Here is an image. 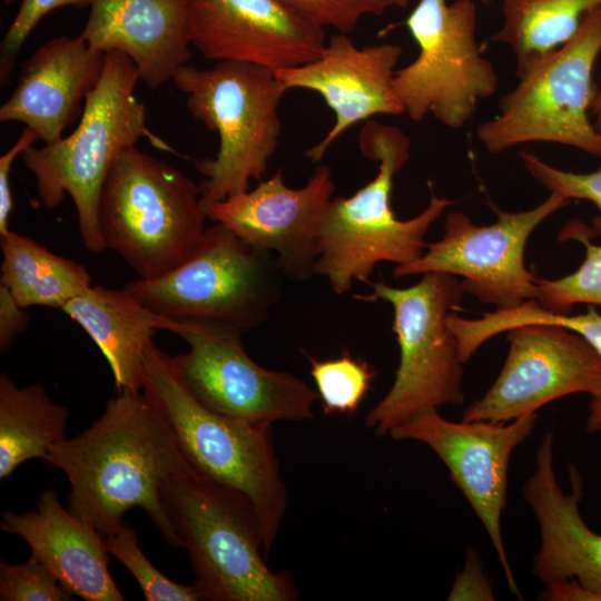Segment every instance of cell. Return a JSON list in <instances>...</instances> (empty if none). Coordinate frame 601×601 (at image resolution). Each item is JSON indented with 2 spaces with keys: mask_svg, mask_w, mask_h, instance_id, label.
Masks as SVG:
<instances>
[{
  "mask_svg": "<svg viewBox=\"0 0 601 601\" xmlns=\"http://www.w3.org/2000/svg\"><path fill=\"white\" fill-rule=\"evenodd\" d=\"M43 460L70 483L67 509L104 538L119 530L127 511L140 508L169 545L183 548L162 489L194 470L144 392H117L98 420L51 446Z\"/></svg>",
  "mask_w": 601,
  "mask_h": 601,
  "instance_id": "obj_1",
  "label": "cell"
},
{
  "mask_svg": "<svg viewBox=\"0 0 601 601\" xmlns=\"http://www.w3.org/2000/svg\"><path fill=\"white\" fill-rule=\"evenodd\" d=\"M142 392L169 425L193 470L249 503L260 522L267 555L288 500L273 425L233 418L204 405L185 384L174 356L154 342L145 353Z\"/></svg>",
  "mask_w": 601,
  "mask_h": 601,
  "instance_id": "obj_2",
  "label": "cell"
},
{
  "mask_svg": "<svg viewBox=\"0 0 601 601\" xmlns=\"http://www.w3.org/2000/svg\"><path fill=\"white\" fill-rule=\"evenodd\" d=\"M140 75L126 55L109 50L97 86L89 92L77 128L66 138L40 148L30 146L20 156L33 174L46 209L73 201L85 248L105 250L98 221L99 199L109 170L127 147L147 138L156 148L176 152L149 130L145 105L134 91Z\"/></svg>",
  "mask_w": 601,
  "mask_h": 601,
  "instance_id": "obj_3",
  "label": "cell"
},
{
  "mask_svg": "<svg viewBox=\"0 0 601 601\" xmlns=\"http://www.w3.org/2000/svg\"><path fill=\"white\" fill-rule=\"evenodd\" d=\"M362 155L377 162V174L349 197L332 198L318 230L315 275L337 295L354 282L367 283L380 262L407 265L423 255L431 225L452 205L433 191L417 216L401 220L391 206L393 178L410 158V138L397 127L367 120L358 135Z\"/></svg>",
  "mask_w": 601,
  "mask_h": 601,
  "instance_id": "obj_4",
  "label": "cell"
},
{
  "mask_svg": "<svg viewBox=\"0 0 601 601\" xmlns=\"http://www.w3.org/2000/svg\"><path fill=\"white\" fill-rule=\"evenodd\" d=\"M162 497L200 600H298L292 574L266 564L260 522L242 496L193 471L168 481Z\"/></svg>",
  "mask_w": 601,
  "mask_h": 601,
  "instance_id": "obj_5",
  "label": "cell"
},
{
  "mask_svg": "<svg viewBox=\"0 0 601 601\" xmlns=\"http://www.w3.org/2000/svg\"><path fill=\"white\" fill-rule=\"evenodd\" d=\"M187 96L194 118L218 135L214 159L196 160L206 177L199 185L205 210L263 180L278 146V107L288 89L276 71L239 61H217L209 69L184 65L173 76Z\"/></svg>",
  "mask_w": 601,
  "mask_h": 601,
  "instance_id": "obj_6",
  "label": "cell"
},
{
  "mask_svg": "<svg viewBox=\"0 0 601 601\" xmlns=\"http://www.w3.org/2000/svg\"><path fill=\"white\" fill-rule=\"evenodd\" d=\"M200 188L177 168L130 146L114 161L99 199L105 249L140 278L178 266L204 234Z\"/></svg>",
  "mask_w": 601,
  "mask_h": 601,
  "instance_id": "obj_7",
  "label": "cell"
},
{
  "mask_svg": "<svg viewBox=\"0 0 601 601\" xmlns=\"http://www.w3.org/2000/svg\"><path fill=\"white\" fill-rule=\"evenodd\" d=\"M284 277L275 254L215 223L178 266L124 288L166 318L211 321L245 334L280 302Z\"/></svg>",
  "mask_w": 601,
  "mask_h": 601,
  "instance_id": "obj_8",
  "label": "cell"
},
{
  "mask_svg": "<svg viewBox=\"0 0 601 601\" xmlns=\"http://www.w3.org/2000/svg\"><path fill=\"white\" fill-rule=\"evenodd\" d=\"M366 284L372 293L354 297L363 302L382 299L392 305L393 332L400 348L393 385L366 414V427L385 436L420 412L462 404L464 363L447 325L450 313L460 308L464 295L456 276L426 273L407 288L384 282Z\"/></svg>",
  "mask_w": 601,
  "mask_h": 601,
  "instance_id": "obj_9",
  "label": "cell"
},
{
  "mask_svg": "<svg viewBox=\"0 0 601 601\" xmlns=\"http://www.w3.org/2000/svg\"><path fill=\"white\" fill-rule=\"evenodd\" d=\"M601 52V7L587 13L577 33L522 73L480 124L476 137L490 154L529 142H554L601 159V134L590 119L598 86L593 66Z\"/></svg>",
  "mask_w": 601,
  "mask_h": 601,
  "instance_id": "obj_10",
  "label": "cell"
},
{
  "mask_svg": "<svg viewBox=\"0 0 601 601\" xmlns=\"http://www.w3.org/2000/svg\"><path fill=\"white\" fill-rule=\"evenodd\" d=\"M405 24L418 55L394 73L404 112L413 121L431 114L449 128L463 127L497 87L494 67L476 40L474 1L418 0Z\"/></svg>",
  "mask_w": 601,
  "mask_h": 601,
  "instance_id": "obj_11",
  "label": "cell"
},
{
  "mask_svg": "<svg viewBox=\"0 0 601 601\" xmlns=\"http://www.w3.org/2000/svg\"><path fill=\"white\" fill-rule=\"evenodd\" d=\"M175 334L188 351L174 356L195 397L226 416L258 424L299 422L314 416L316 390L288 372L265 368L246 353L243 333L204 321H178Z\"/></svg>",
  "mask_w": 601,
  "mask_h": 601,
  "instance_id": "obj_12",
  "label": "cell"
},
{
  "mask_svg": "<svg viewBox=\"0 0 601 601\" xmlns=\"http://www.w3.org/2000/svg\"><path fill=\"white\" fill-rule=\"evenodd\" d=\"M568 203L566 198L550 193L529 210L494 208L496 220L484 226L475 225L462 211L447 213L441 239L427 244L426 253L415 262L396 265L393 276L426 273L460 276L464 293L496 309L536 299L538 277L524 262L526 242L545 218Z\"/></svg>",
  "mask_w": 601,
  "mask_h": 601,
  "instance_id": "obj_13",
  "label": "cell"
},
{
  "mask_svg": "<svg viewBox=\"0 0 601 601\" xmlns=\"http://www.w3.org/2000/svg\"><path fill=\"white\" fill-rule=\"evenodd\" d=\"M536 413L510 422H452L437 408L420 412L393 428V440H414L430 446L450 472L452 482L483 523L502 565L509 590L522 599L501 532L506 505L509 462L513 450L530 436Z\"/></svg>",
  "mask_w": 601,
  "mask_h": 601,
  "instance_id": "obj_14",
  "label": "cell"
},
{
  "mask_svg": "<svg viewBox=\"0 0 601 601\" xmlns=\"http://www.w3.org/2000/svg\"><path fill=\"white\" fill-rule=\"evenodd\" d=\"M503 367L461 421L510 422L565 395L601 394V356L580 334L555 324L509 329Z\"/></svg>",
  "mask_w": 601,
  "mask_h": 601,
  "instance_id": "obj_15",
  "label": "cell"
},
{
  "mask_svg": "<svg viewBox=\"0 0 601 601\" xmlns=\"http://www.w3.org/2000/svg\"><path fill=\"white\" fill-rule=\"evenodd\" d=\"M553 446L549 431L536 450L535 471L522 487L540 528L532 573L546 589L539 599L601 601V534L591 530L580 513L582 479L575 466L569 467L572 492L565 493L558 484Z\"/></svg>",
  "mask_w": 601,
  "mask_h": 601,
  "instance_id": "obj_16",
  "label": "cell"
},
{
  "mask_svg": "<svg viewBox=\"0 0 601 601\" xmlns=\"http://www.w3.org/2000/svg\"><path fill=\"white\" fill-rule=\"evenodd\" d=\"M331 168L318 165L300 188H289L283 170L206 209L207 218L246 243L276 255L285 277L306 280L319 256L318 230L333 198Z\"/></svg>",
  "mask_w": 601,
  "mask_h": 601,
  "instance_id": "obj_17",
  "label": "cell"
},
{
  "mask_svg": "<svg viewBox=\"0 0 601 601\" xmlns=\"http://www.w3.org/2000/svg\"><path fill=\"white\" fill-rule=\"evenodd\" d=\"M191 45L215 61H239L272 70L316 59L325 28L283 0H187Z\"/></svg>",
  "mask_w": 601,
  "mask_h": 601,
  "instance_id": "obj_18",
  "label": "cell"
},
{
  "mask_svg": "<svg viewBox=\"0 0 601 601\" xmlns=\"http://www.w3.org/2000/svg\"><path fill=\"white\" fill-rule=\"evenodd\" d=\"M402 51L401 46L387 42L359 48L347 35L336 32L313 61L276 71L288 90L317 92L335 116L326 136L305 152L312 162H318L352 126L376 115L404 112L393 87Z\"/></svg>",
  "mask_w": 601,
  "mask_h": 601,
  "instance_id": "obj_19",
  "label": "cell"
},
{
  "mask_svg": "<svg viewBox=\"0 0 601 601\" xmlns=\"http://www.w3.org/2000/svg\"><path fill=\"white\" fill-rule=\"evenodd\" d=\"M104 65L105 52L80 36L47 41L22 63L16 88L0 107V121L24 124L43 145L57 142L80 119Z\"/></svg>",
  "mask_w": 601,
  "mask_h": 601,
  "instance_id": "obj_20",
  "label": "cell"
},
{
  "mask_svg": "<svg viewBox=\"0 0 601 601\" xmlns=\"http://www.w3.org/2000/svg\"><path fill=\"white\" fill-rule=\"evenodd\" d=\"M79 36L95 50L129 57L151 89L193 56L187 0H93Z\"/></svg>",
  "mask_w": 601,
  "mask_h": 601,
  "instance_id": "obj_21",
  "label": "cell"
},
{
  "mask_svg": "<svg viewBox=\"0 0 601 601\" xmlns=\"http://www.w3.org/2000/svg\"><path fill=\"white\" fill-rule=\"evenodd\" d=\"M2 532L22 538L69 590L86 601H124L108 569L104 536L65 509L53 489L43 491L35 511L2 514Z\"/></svg>",
  "mask_w": 601,
  "mask_h": 601,
  "instance_id": "obj_22",
  "label": "cell"
},
{
  "mask_svg": "<svg viewBox=\"0 0 601 601\" xmlns=\"http://www.w3.org/2000/svg\"><path fill=\"white\" fill-rule=\"evenodd\" d=\"M106 357L117 392H142L144 358L157 329L175 333L178 321L156 314L125 288L91 285L62 308Z\"/></svg>",
  "mask_w": 601,
  "mask_h": 601,
  "instance_id": "obj_23",
  "label": "cell"
},
{
  "mask_svg": "<svg viewBox=\"0 0 601 601\" xmlns=\"http://www.w3.org/2000/svg\"><path fill=\"white\" fill-rule=\"evenodd\" d=\"M69 411L55 403L45 387H19L0 374V479L6 480L30 459H45L67 439Z\"/></svg>",
  "mask_w": 601,
  "mask_h": 601,
  "instance_id": "obj_24",
  "label": "cell"
},
{
  "mask_svg": "<svg viewBox=\"0 0 601 601\" xmlns=\"http://www.w3.org/2000/svg\"><path fill=\"white\" fill-rule=\"evenodd\" d=\"M0 284L22 307L47 306L62 311L91 286L85 265L57 255L32 238L10 230L1 237Z\"/></svg>",
  "mask_w": 601,
  "mask_h": 601,
  "instance_id": "obj_25",
  "label": "cell"
},
{
  "mask_svg": "<svg viewBox=\"0 0 601 601\" xmlns=\"http://www.w3.org/2000/svg\"><path fill=\"white\" fill-rule=\"evenodd\" d=\"M601 0H501L503 22L492 41L509 46L515 76L568 42Z\"/></svg>",
  "mask_w": 601,
  "mask_h": 601,
  "instance_id": "obj_26",
  "label": "cell"
},
{
  "mask_svg": "<svg viewBox=\"0 0 601 601\" xmlns=\"http://www.w3.org/2000/svg\"><path fill=\"white\" fill-rule=\"evenodd\" d=\"M525 324L563 326L583 336L601 356V314L592 305L579 315L553 314L532 299L516 307L483 313L479 318H465L462 332L471 346L480 347L493 336ZM584 428L589 434L601 432V394L589 404Z\"/></svg>",
  "mask_w": 601,
  "mask_h": 601,
  "instance_id": "obj_27",
  "label": "cell"
},
{
  "mask_svg": "<svg viewBox=\"0 0 601 601\" xmlns=\"http://www.w3.org/2000/svg\"><path fill=\"white\" fill-rule=\"evenodd\" d=\"M592 228L579 219L568 221L559 240H575L583 245L585 256L580 267L558 279L538 278V304L553 314H570L577 304L601 306V245L593 244Z\"/></svg>",
  "mask_w": 601,
  "mask_h": 601,
  "instance_id": "obj_28",
  "label": "cell"
},
{
  "mask_svg": "<svg viewBox=\"0 0 601 601\" xmlns=\"http://www.w3.org/2000/svg\"><path fill=\"white\" fill-rule=\"evenodd\" d=\"M311 375L326 414H353L372 388L376 372L347 351L333 359H316L305 353Z\"/></svg>",
  "mask_w": 601,
  "mask_h": 601,
  "instance_id": "obj_29",
  "label": "cell"
},
{
  "mask_svg": "<svg viewBox=\"0 0 601 601\" xmlns=\"http://www.w3.org/2000/svg\"><path fill=\"white\" fill-rule=\"evenodd\" d=\"M106 549L136 579L148 601H199L194 583L179 584L160 572L138 544L136 531L124 522L115 533L104 538Z\"/></svg>",
  "mask_w": 601,
  "mask_h": 601,
  "instance_id": "obj_30",
  "label": "cell"
},
{
  "mask_svg": "<svg viewBox=\"0 0 601 601\" xmlns=\"http://www.w3.org/2000/svg\"><path fill=\"white\" fill-rule=\"evenodd\" d=\"M72 595L33 555L17 564L0 562L1 601H69Z\"/></svg>",
  "mask_w": 601,
  "mask_h": 601,
  "instance_id": "obj_31",
  "label": "cell"
},
{
  "mask_svg": "<svg viewBox=\"0 0 601 601\" xmlns=\"http://www.w3.org/2000/svg\"><path fill=\"white\" fill-rule=\"evenodd\" d=\"M526 171L550 193L568 200L584 199L593 203L599 215L592 219L594 235L601 236V168L591 173H573L559 169L543 161L535 154L520 151Z\"/></svg>",
  "mask_w": 601,
  "mask_h": 601,
  "instance_id": "obj_32",
  "label": "cell"
},
{
  "mask_svg": "<svg viewBox=\"0 0 601 601\" xmlns=\"http://www.w3.org/2000/svg\"><path fill=\"white\" fill-rule=\"evenodd\" d=\"M323 28L352 32L365 16H381L391 0H283Z\"/></svg>",
  "mask_w": 601,
  "mask_h": 601,
  "instance_id": "obj_33",
  "label": "cell"
},
{
  "mask_svg": "<svg viewBox=\"0 0 601 601\" xmlns=\"http://www.w3.org/2000/svg\"><path fill=\"white\" fill-rule=\"evenodd\" d=\"M93 0H22L0 46V79L6 85L14 68L18 52L37 23L50 11L73 6L90 7Z\"/></svg>",
  "mask_w": 601,
  "mask_h": 601,
  "instance_id": "obj_34",
  "label": "cell"
},
{
  "mask_svg": "<svg viewBox=\"0 0 601 601\" xmlns=\"http://www.w3.org/2000/svg\"><path fill=\"white\" fill-rule=\"evenodd\" d=\"M447 600H495L481 560L472 548L466 552L465 565L456 575Z\"/></svg>",
  "mask_w": 601,
  "mask_h": 601,
  "instance_id": "obj_35",
  "label": "cell"
},
{
  "mask_svg": "<svg viewBox=\"0 0 601 601\" xmlns=\"http://www.w3.org/2000/svg\"><path fill=\"white\" fill-rule=\"evenodd\" d=\"M38 140V135L26 127L16 142L0 157V237L10 233L9 218L13 208L10 173L13 161Z\"/></svg>",
  "mask_w": 601,
  "mask_h": 601,
  "instance_id": "obj_36",
  "label": "cell"
},
{
  "mask_svg": "<svg viewBox=\"0 0 601 601\" xmlns=\"http://www.w3.org/2000/svg\"><path fill=\"white\" fill-rule=\"evenodd\" d=\"M29 315L20 306L9 289L0 284V352H8L14 339L22 334L28 324Z\"/></svg>",
  "mask_w": 601,
  "mask_h": 601,
  "instance_id": "obj_37",
  "label": "cell"
},
{
  "mask_svg": "<svg viewBox=\"0 0 601 601\" xmlns=\"http://www.w3.org/2000/svg\"><path fill=\"white\" fill-rule=\"evenodd\" d=\"M591 112L594 117L593 125L595 129L601 134V87L598 88Z\"/></svg>",
  "mask_w": 601,
  "mask_h": 601,
  "instance_id": "obj_38",
  "label": "cell"
},
{
  "mask_svg": "<svg viewBox=\"0 0 601 601\" xmlns=\"http://www.w3.org/2000/svg\"><path fill=\"white\" fill-rule=\"evenodd\" d=\"M393 6L398 8H406L410 3V0H391Z\"/></svg>",
  "mask_w": 601,
  "mask_h": 601,
  "instance_id": "obj_39",
  "label": "cell"
},
{
  "mask_svg": "<svg viewBox=\"0 0 601 601\" xmlns=\"http://www.w3.org/2000/svg\"><path fill=\"white\" fill-rule=\"evenodd\" d=\"M18 0H3V2L7 4V6H10L14 2H17Z\"/></svg>",
  "mask_w": 601,
  "mask_h": 601,
  "instance_id": "obj_40",
  "label": "cell"
},
{
  "mask_svg": "<svg viewBox=\"0 0 601 601\" xmlns=\"http://www.w3.org/2000/svg\"><path fill=\"white\" fill-rule=\"evenodd\" d=\"M480 2H482L483 4H490L491 3V0H479Z\"/></svg>",
  "mask_w": 601,
  "mask_h": 601,
  "instance_id": "obj_41",
  "label": "cell"
}]
</instances>
